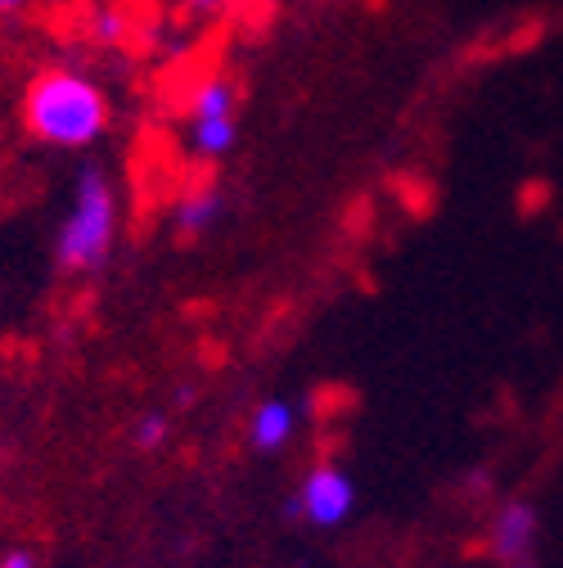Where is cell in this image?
<instances>
[{
	"mask_svg": "<svg viewBox=\"0 0 563 568\" xmlns=\"http://www.w3.org/2000/svg\"><path fill=\"white\" fill-rule=\"evenodd\" d=\"M185 10H190L194 19H213V14L226 10V0H185Z\"/></svg>",
	"mask_w": 563,
	"mask_h": 568,
	"instance_id": "30bf717a",
	"label": "cell"
},
{
	"mask_svg": "<svg viewBox=\"0 0 563 568\" xmlns=\"http://www.w3.org/2000/svg\"><path fill=\"white\" fill-rule=\"evenodd\" d=\"M235 82L226 73L203 78L190 95V145L198 159H222L235 150Z\"/></svg>",
	"mask_w": 563,
	"mask_h": 568,
	"instance_id": "3957f363",
	"label": "cell"
},
{
	"mask_svg": "<svg viewBox=\"0 0 563 568\" xmlns=\"http://www.w3.org/2000/svg\"><path fill=\"white\" fill-rule=\"evenodd\" d=\"M222 207H226V199H222V190H213V185L185 194L181 207H176V231H181V240H198V235H207V231L217 226Z\"/></svg>",
	"mask_w": 563,
	"mask_h": 568,
	"instance_id": "52a82bcc",
	"label": "cell"
},
{
	"mask_svg": "<svg viewBox=\"0 0 563 568\" xmlns=\"http://www.w3.org/2000/svg\"><path fill=\"white\" fill-rule=\"evenodd\" d=\"M0 568H37V559L28 550H10L6 559H0Z\"/></svg>",
	"mask_w": 563,
	"mask_h": 568,
	"instance_id": "8fae6325",
	"label": "cell"
},
{
	"mask_svg": "<svg viewBox=\"0 0 563 568\" xmlns=\"http://www.w3.org/2000/svg\"><path fill=\"white\" fill-rule=\"evenodd\" d=\"M294 429H298V410H294V402H285V397H266V402L253 410V429H248L253 452H279V447H289Z\"/></svg>",
	"mask_w": 563,
	"mask_h": 568,
	"instance_id": "8992f818",
	"label": "cell"
},
{
	"mask_svg": "<svg viewBox=\"0 0 563 568\" xmlns=\"http://www.w3.org/2000/svg\"><path fill=\"white\" fill-rule=\"evenodd\" d=\"M23 122L45 145L86 150L109 126V100L91 78L73 73V68H45L23 95Z\"/></svg>",
	"mask_w": 563,
	"mask_h": 568,
	"instance_id": "6da1fadb",
	"label": "cell"
},
{
	"mask_svg": "<svg viewBox=\"0 0 563 568\" xmlns=\"http://www.w3.org/2000/svg\"><path fill=\"white\" fill-rule=\"evenodd\" d=\"M536 541H541V519L528 501H510V506H501L497 519H491V555H497L505 568H532Z\"/></svg>",
	"mask_w": 563,
	"mask_h": 568,
	"instance_id": "5b68a950",
	"label": "cell"
},
{
	"mask_svg": "<svg viewBox=\"0 0 563 568\" xmlns=\"http://www.w3.org/2000/svg\"><path fill=\"white\" fill-rule=\"evenodd\" d=\"M351 506H357V483H351L338 465H316V469L303 478L289 515H303V519L316 524V528H338V524L351 515Z\"/></svg>",
	"mask_w": 563,
	"mask_h": 568,
	"instance_id": "277c9868",
	"label": "cell"
},
{
	"mask_svg": "<svg viewBox=\"0 0 563 568\" xmlns=\"http://www.w3.org/2000/svg\"><path fill=\"white\" fill-rule=\"evenodd\" d=\"M28 6V0H0V14H19Z\"/></svg>",
	"mask_w": 563,
	"mask_h": 568,
	"instance_id": "7c38bea8",
	"label": "cell"
},
{
	"mask_svg": "<svg viewBox=\"0 0 563 568\" xmlns=\"http://www.w3.org/2000/svg\"><path fill=\"white\" fill-rule=\"evenodd\" d=\"M163 438H167V419H163V415H145V419L135 424V434H131V443H135L140 452H154Z\"/></svg>",
	"mask_w": 563,
	"mask_h": 568,
	"instance_id": "9c48e42d",
	"label": "cell"
},
{
	"mask_svg": "<svg viewBox=\"0 0 563 568\" xmlns=\"http://www.w3.org/2000/svg\"><path fill=\"white\" fill-rule=\"evenodd\" d=\"M113 235H117V194L100 168H86L78 181L73 207H68V217L59 226L54 257L63 271H95L113 253Z\"/></svg>",
	"mask_w": 563,
	"mask_h": 568,
	"instance_id": "7a4b0ae2",
	"label": "cell"
},
{
	"mask_svg": "<svg viewBox=\"0 0 563 568\" xmlns=\"http://www.w3.org/2000/svg\"><path fill=\"white\" fill-rule=\"evenodd\" d=\"M86 32H91L100 45H117V41L126 37V14H122V6H100V10H91Z\"/></svg>",
	"mask_w": 563,
	"mask_h": 568,
	"instance_id": "ba28073f",
	"label": "cell"
}]
</instances>
